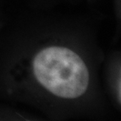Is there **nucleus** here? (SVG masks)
Returning <instances> with one entry per match:
<instances>
[{"mask_svg": "<svg viewBox=\"0 0 121 121\" xmlns=\"http://www.w3.org/2000/svg\"><path fill=\"white\" fill-rule=\"evenodd\" d=\"M31 68L38 85L56 98H79L90 86V72L85 60L65 46L42 48L34 55Z\"/></svg>", "mask_w": 121, "mask_h": 121, "instance_id": "nucleus-1", "label": "nucleus"}]
</instances>
